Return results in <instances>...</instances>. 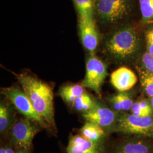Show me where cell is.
I'll use <instances>...</instances> for the list:
<instances>
[{
    "instance_id": "cell-1",
    "label": "cell",
    "mask_w": 153,
    "mask_h": 153,
    "mask_svg": "<svg viewBox=\"0 0 153 153\" xmlns=\"http://www.w3.org/2000/svg\"><path fill=\"white\" fill-rule=\"evenodd\" d=\"M22 90L34 109L52 128L56 129L53 88L48 83L27 73L16 74Z\"/></svg>"
},
{
    "instance_id": "cell-2",
    "label": "cell",
    "mask_w": 153,
    "mask_h": 153,
    "mask_svg": "<svg viewBox=\"0 0 153 153\" xmlns=\"http://www.w3.org/2000/svg\"><path fill=\"white\" fill-rule=\"evenodd\" d=\"M105 48L115 60L126 62L137 54L140 48V40L132 28H123L114 33L107 40Z\"/></svg>"
},
{
    "instance_id": "cell-3",
    "label": "cell",
    "mask_w": 153,
    "mask_h": 153,
    "mask_svg": "<svg viewBox=\"0 0 153 153\" xmlns=\"http://www.w3.org/2000/svg\"><path fill=\"white\" fill-rule=\"evenodd\" d=\"M1 93L26 118L33 121L48 131L52 130L48 123L34 109L30 100L22 89L12 86L8 88H1Z\"/></svg>"
},
{
    "instance_id": "cell-4",
    "label": "cell",
    "mask_w": 153,
    "mask_h": 153,
    "mask_svg": "<svg viewBox=\"0 0 153 153\" xmlns=\"http://www.w3.org/2000/svg\"><path fill=\"white\" fill-rule=\"evenodd\" d=\"M113 131L153 138V116L138 117L133 114H119Z\"/></svg>"
},
{
    "instance_id": "cell-5",
    "label": "cell",
    "mask_w": 153,
    "mask_h": 153,
    "mask_svg": "<svg viewBox=\"0 0 153 153\" xmlns=\"http://www.w3.org/2000/svg\"><path fill=\"white\" fill-rule=\"evenodd\" d=\"M35 123L25 117L14 121L8 133L9 143L16 150H31L33 140L39 131Z\"/></svg>"
},
{
    "instance_id": "cell-6",
    "label": "cell",
    "mask_w": 153,
    "mask_h": 153,
    "mask_svg": "<svg viewBox=\"0 0 153 153\" xmlns=\"http://www.w3.org/2000/svg\"><path fill=\"white\" fill-rule=\"evenodd\" d=\"M107 74V66L95 54L88 56L86 62V74L82 86L93 90L100 97L102 86Z\"/></svg>"
},
{
    "instance_id": "cell-7",
    "label": "cell",
    "mask_w": 153,
    "mask_h": 153,
    "mask_svg": "<svg viewBox=\"0 0 153 153\" xmlns=\"http://www.w3.org/2000/svg\"><path fill=\"white\" fill-rule=\"evenodd\" d=\"M128 0H94V11L104 22L115 23L129 11Z\"/></svg>"
},
{
    "instance_id": "cell-8",
    "label": "cell",
    "mask_w": 153,
    "mask_h": 153,
    "mask_svg": "<svg viewBox=\"0 0 153 153\" xmlns=\"http://www.w3.org/2000/svg\"><path fill=\"white\" fill-rule=\"evenodd\" d=\"M119 114L117 112L106 107L96 100L93 108L82 113L83 119L101 126L105 131H113Z\"/></svg>"
},
{
    "instance_id": "cell-9",
    "label": "cell",
    "mask_w": 153,
    "mask_h": 153,
    "mask_svg": "<svg viewBox=\"0 0 153 153\" xmlns=\"http://www.w3.org/2000/svg\"><path fill=\"white\" fill-rule=\"evenodd\" d=\"M66 153H108L104 143L91 141L79 134L71 135L65 149Z\"/></svg>"
},
{
    "instance_id": "cell-10",
    "label": "cell",
    "mask_w": 153,
    "mask_h": 153,
    "mask_svg": "<svg viewBox=\"0 0 153 153\" xmlns=\"http://www.w3.org/2000/svg\"><path fill=\"white\" fill-rule=\"evenodd\" d=\"M79 36L82 44L90 54H95L99 44V35L94 20L79 17Z\"/></svg>"
},
{
    "instance_id": "cell-11",
    "label": "cell",
    "mask_w": 153,
    "mask_h": 153,
    "mask_svg": "<svg viewBox=\"0 0 153 153\" xmlns=\"http://www.w3.org/2000/svg\"><path fill=\"white\" fill-rule=\"evenodd\" d=\"M137 82V76L129 68L122 66L114 71L111 76V83L119 92L126 91Z\"/></svg>"
},
{
    "instance_id": "cell-12",
    "label": "cell",
    "mask_w": 153,
    "mask_h": 153,
    "mask_svg": "<svg viewBox=\"0 0 153 153\" xmlns=\"http://www.w3.org/2000/svg\"><path fill=\"white\" fill-rule=\"evenodd\" d=\"M153 145L145 138H131L119 143L112 153H153Z\"/></svg>"
},
{
    "instance_id": "cell-13",
    "label": "cell",
    "mask_w": 153,
    "mask_h": 153,
    "mask_svg": "<svg viewBox=\"0 0 153 153\" xmlns=\"http://www.w3.org/2000/svg\"><path fill=\"white\" fill-rule=\"evenodd\" d=\"M79 134L91 141L104 143L107 132L101 126L90 121H86L79 130Z\"/></svg>"
},
{
    "instance_id": "cell-14",
    "label": "cell",
    "mask_w": 153,
    "mask_h": 153,
    "mask_svg": "<svg viewBox=\"0 0 153 153\" xmlns=\"http://www.w3.org/2000/svg\"><path fill=\"white\" fill-rule=\"evenodd\" d=\"M109 102L116 112L131 110L133 101L131 94L126 91L119 92L110 97Z\"/></svg>"
},
{
    "instance_id": "cell-15",
    "label": "cell",
    "mask_w": 153,
    "mask_h": 153,
    "mask_svg": "<svg viewBox=\"0 0 153 153\" xmlns=\"http://www.w3.org/2000/svg\"><path fill=\"white\" fill-rule=\"evenodd\" d=\"M14 115L10 104L2 101L0 104V132L4 134L8 132L14 123Z\"/></svg>"
},
{
    "instance_id": "cell-16",
    "label": "cell",
    "mask_w": 153,
    "mask_h": 153,
    "mask_svg": "<svg viewBox=\"0 0 153 153\" xmlns=\"http://www.w3.org/2000/svg\"><path fill=\"white\" fill-rule=\"evenodd\" d=\"M85 92L86 90L82 85H69L61 88L60 95L67 104L72 107L76 99Z\"/></svg>"
},
{
    "instance_id": "cell-17",
    "label": "cell",
    "mask_w": 153,
    "mask_h": 153,
    "mask_svg": "<svg viewBox=\"0 0 153 153\" xmlns=\"http://www.w3.org/2000/svg\"><path fill=\"white\" fill-rule=\"evenodd\" d=\"M79 17L94 20V0H73Z\"/></svg>"
},
{
    "instance_id": "cell-18",
    "label": "cell",
    "mask_w": 153,
    "mask_h": 153,
    "mask_svg": "<svg viewBox=\"0 0 153 153\" xmlns=\"http://www.w3.org/2000/svg\"><path fill=\"white\" fill-rule=\"evenodd\" d=\"M140 82L145 93L150 98L153 97V73L144 68H138Z\"/></svg>"
},
{
    "instance_id": "cell-19",
    "label": "cell",
    "mask_w": 153,
    "mask_h": 153,
    "mask_svg": "<svg viewBox=\"0 0 153 153\" xmlns=\"http://www.w3.org/2000/svg\"><path fill=\"white\" fill-rule=\"evenodd\" d=\"M95 102L96 100L86 91L76 99L72 107L76 111L85 113L93 108Z\"/></svg>"
},
{
    "instance_id": "cell-20",
    "label": "cell",
    "mask_w": 153,
    "mask_h": 153,
    "mask_svg": "<svg viewBox=\"0 0 153 153\" xmlns=\"http://www.w3.org/2000/svg\"><path fill=\"white\" fill-rule=\"evenodd\" d=\"M140 4L143 19H153V0H140Z\"/></svg>"
},
{
    "instance_id": "cell-21",
    "label": "cell",
    "mask_w": 153,
    "mask_h": 153,
    "mask_svg": "<svg viewBox=\"0 0 153 153\" xmlns=\"http://www.w3.org/2000/svg\"><path fill=\"white\" fill-rule=\"evenodd\" d=\"M142 61L144 68L153 73V55L145 52L142 56Z\"/></svg>"
},
{
    "instance_id": "cell-22",
    "label": "cell",
    "mask_w": 153,
    "mask_h": 153,
    "mask_svg": "<svg viewBox=\"0 0 153 153\" xmlns=\"http://www.w3.org/2000/svg\"><path fill=\"white\" fill-rule=\"evenodd\" d=\"M131 114L138 116V117H145V116H150L148 114L144 111L142 109L141 105L139 104L138 102L133 103L131 108Z\"/></svg>"
},
{
    "instance_id": "cell-23",
    "label": "cell",
    "mask_w": 153,
    "mask_h": 153,
    "mask_svg": "<svg viewBox=\"0 0 153 153\" xmlns=\"http://www.w3.org/2000/svg\"><path fill=\"white\" fill-rule=\"evenodd\" d=\"M147 52L153 55V29L149 31L146 35Z\"/></svg>"
},
{
    "instance_id": "cell-24",
    "label": "cell",
    "mask_w": 153,
    "mask_h": 153,
    "mask_svg": "<svg viewBox=\"0 0 153 153\" xmlns=\"http://www.w3.org/2000/svg\"><path fill=\"white\" fill-rule=\"evenodd\" d=\"M139 104L141 105V108L145 111L149 116H153V109L150 102L146 100H142L138 102Z\"/></svg>"
},
{
    "instance_id": "cell-25",
    "label": "cell",
    "mask_w": 153,
    "mask_h": 153,
    "mask_svg": "<svg viewBox=\"0 0 153 153\" xmlns=\"http://www.w3.org/2000/svg\"><path fill=\"white\" fill-rule=\"evenodd\" d=\"M0 153H6L5 144L1 145V148H0Z\"/></svg>"
},
{
    "instance_id": "cell-26",
    "label": "cell",
    "mask_w": 153,
    "mask_h": 153,
    "mask_svg": "<svg viewBox=\"0 0 153 153\" xmlns=\"http://www.w3.org/2000/svg\"><path fill=\"white\" fill-rule=\"evenodd\" d=\"M16 153H31V150H24V149H18L17 150Z\"/></svg>"
},
{
    "instance_id": "cell-27",
    "label": "cell",
    "mask_w": 153,
    "mask_h": 153,
    "mask_svg": "<svg viewBox=\"0 0 153 153\" xmlns=\"http://www.w3.org/2000/svg\"><path fill=\"white\" fill-rule=\"evenodd\" d=\"M150 104H151V105H152L153 109V98H150Z\"/></svg>"
}]
</instances>
